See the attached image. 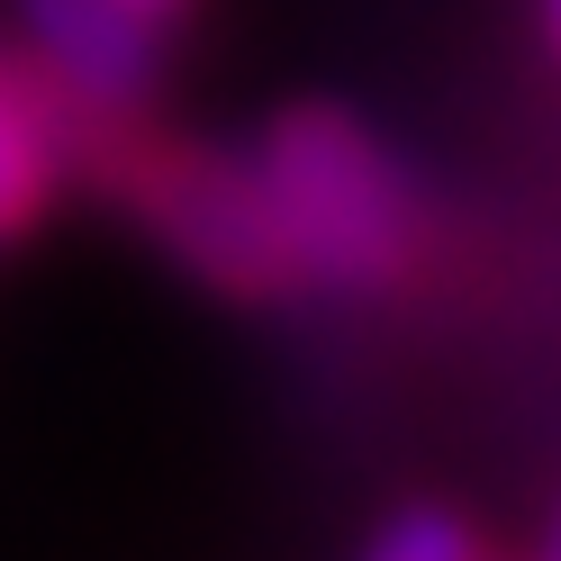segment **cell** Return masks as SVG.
Masks as SVG:
<instances>
[{"instance_id": "6da1fadb", "label": "cell", "mask_w": 561, "mask_h": 561, "mask_svg": "<svg viewBox=\"0 0 561 561\" xmlns=\"http://www.w3.org/2000/svg\"><path fill=\"white\" fill-rule=\"evenodd\" d=\"M64 163L110 208H127L136 236L182 280H199L208 299H227V308L308 299L299 254L272 218V191L254 182L244 154L163 136L154 110H64Z\"/></svg>"}, {"instance_id": "7a4b0ae2", "label": "cell", "mask_w": 561, "mask_h": 561, "mask_svg": "<svg viewBox=\"0 0 561 561\" xmlns=\"http://www.w3.org/2000/svg\"><path fill=\"white\" fill-rule=\"evenodd\" d=\"M254 182L272 191V218L299 254L308 290L335 299H390L435 272V199L408 172V154L344 100H290L244 146Z\"/></svg>"}, {"instance_id": "3957f363", "label": "cell", "mask_w": 561, "mask_h": 561, "mask_svg": "<svg viewBox=\"0 0 561 561\" xmlns=\"http://www.w3.org/2000/svg\"><path fill=\"white\" fill-rule=\"evenodd\" d=\"M19 46L64 110H154L163 27L136 0H19Z\"/></svg>"}, {"instance_id": "277c9868", "label": "cell", "mask_w": 561, "mask_h": 561, "mask_svg": "<svg viewBox=\"0 0 561 561\" xmlns=\"http://www.w3.org/2000/svg\"><path fill=\"white\" fill-rule=\"evenodd\" d=\"M64 182H73V163H64V91L19 46V55H0V244L37 236Z\"/></svg>"}, {"instance_id": "5b68a950", "label": "cell", "mask_w": 561, "mask_h": 561, "mask_svg": "<svg viewBox=\"0 0 561 561\" xmlns=\"http://www.w3.org/2000/svg\"><path fill=\"white\" fill-rule=\"evenodd\" d=\"M363 552H371V561H480L489 535H480L462 507H444V499H399V507L371 516Z\"/></svg>"}, {"instance_id": "8992f818", "label": "cell", "mask_w": 561, "mask_h": 561, "mask_svg": "<svg viewBox=\"0 0 561 561\" xmlns=\"http://www.w3.org/2000/svg\"><path fill=\"white\" fill-rule=\"evenodd\" d=\"M535 552H543V561H561V499H552V507H543V525H535Z\"/></svg>"}, {"instance_id": "52a82bcc", "label": "cell", "mask_w": 561, "mask_h": 561, "mask_svg": "<svg viewBox=\"0 0 561 561\" xmlns=\"http://www.w3.org/2000/svg\"><path fill=\"white\" fill-rule=\"evenodd\" d=\"M136 10H146L154 27H182V19H191V0H136Z\"/></svg>"}, {"instance_id": "ba28073f", "label": "cell", "mask_w": 561, "mask_h": 561, "mask_svg": "<svg viewBox=\"0 0 561 561\" xmlns=\"http://www.w3.org/2000/svg\"><path fill=\"white\" fill-rule=\"evenodd\" d=\"M543 27H552V37H561V0H543Z\"/></svg>"}]
</instances>
